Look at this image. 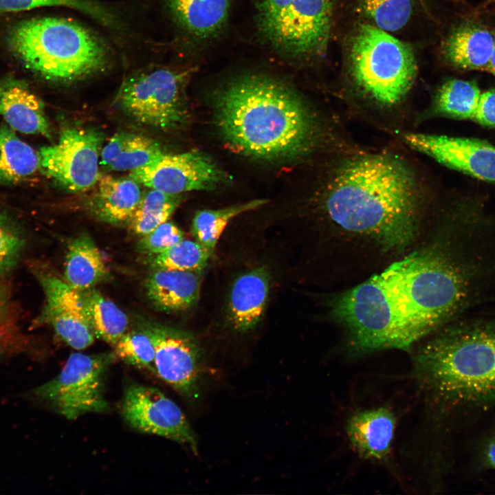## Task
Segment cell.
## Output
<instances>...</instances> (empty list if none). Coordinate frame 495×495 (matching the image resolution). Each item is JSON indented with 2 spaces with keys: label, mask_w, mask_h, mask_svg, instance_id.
<instances>
[{
  "label": "cell",
  "mask_w": 495,
  "mask_h": 495,
  "mask_svg": "<svg viewBox=\"0 0 495 495\" xmlns=\"http://www.w3.org/2000/svg\"><path fill=\"white\" fill-rule=\"evenodd\" d=\"M469 265L442 249L418 250L329 302L353 350L408 349L462 307Z\"/></svg>",
  "instance_id": "obj_1"
},
{
  "label": "cell",
  "mask_w": 495,
  "mask_h": 495,
  "mask_svg": "<svg viewBox=\"0 0 495 495\" xmlns=\"http://www.w3.org/2000/svg\"><path fill=\"white\" fill-rule=\"evenodd\" d=\"M322 208L342 230L388 249L403 248L412 240L418 226V186L411 170L397 157L359 155L334 172Z\"/></svg>",
  "instance_id": "obj_2"
},
{
  "label": "cell",
  "mask_w": 495,
  "mask_h": 495,
  "mask_svg": "<svg viewBox=\"0 0 495 495\" xmlns=\"http://www.w3.org/2000/svg\"><path fill=\"white\" fill-rule=\"evenodd\" d=\"M214 117L221 135L239 153L292 160L314 145L316 126L303 100L287 84L262 74L241 75L217 92Z\"/></svg>",
  "instance_id": "obj_3"
},
{
  "label": "cell",
  "mask_w": 495,
  "mask_h": 495,
  "mask_svg": "<svg viewBox=\"0 0 495 495\" xmlns=\"http://www.w3.org/2000/svg\"><path fill=\"white\" fill-rule=\"evenodd\" d=\"M415 364L424 384L446 398L495 399V324H470L443 333L418 352Z\"/></svg>",
  "instance_id": "obj_4"
},
{
  "label": "cell",
  "mask_w": 495,
  "mask_h": 495,
  "mask_svg": "<svg viewBox=\"0 0 495 495\" xmlns=\"http://www.w3.org/2000/svg\"><path fill=\"white\" fill-rule=\"evenodd\" d=\"M13 54L48 80L73 82L101 70L107 63L104 44L78 23L43 17L14 25L7 36Z\"/></svg>",
  "instance_id": "obj_5"
},
{
  "label": "cell",
  "mask_w": 495,
  "mask_h": 495,
  "mask_svg": "<svg viewBox=\"0 0 495 495\" xmlns=\"http://www.w3.org/2000/svg\"><path fill=\"white\" fill-rule=\"evenodd\" d=\"M352 75L359 87L380 104H397L417 74L412 48L373 25H361L350 50Z\"/></svg>",
  "instance_id": "obj_6"
},
{
  "label": "cell",
  "mask_w": 495,
  "mask_h": 495,
  "mask_svg": "<svg viewBox=\"0 0 495 495\" xmlns=\"http://www.w3.org/2000/svg\"><path fill=\"white\" fill-rule=\"evenodd\" d=\"M117 357L114 352L72 353L53 379L28 393L35 402L73 420L87 413L109 412L105 399V377Z\"/></svg>",
  "instance_id": "obj_7"
},
{
  "label": "cell",
  "mask_w": 495,
  "mask_h": 495,
  "mask_svg": "<svg viewBox=\"0 0 495 495\" xmlns=\"http://www.w3.org/2000/svg\"><path fill=\"white\" fill-rule=\"evenodd\" d=\"M188 72L155 67L134 73L122 84L118 107L135 122L162 131L187 121L184 88Z\"/></svg>",
  "instance_id": "obj_8"
},
{
  "label": "cell",
  "mask_w": 495,
  "mask_h": 495,
  "mask_svg": "<svg viewBox=\"0 0 495 495\" xmlns=\"http://www.w3.org/2000/svg\"><path fill=\"white\" fill-rule=\"evenodd\" d=\"M103 137L93 129H65L56 143L41 148L40 169L65 189L86 190L98 182Z\"/></svg>",
  "instance_id": "obj_9"
},
{
  "label": "cell",
  "mask_w": 495,
  "mask_h": 495,
  "mask_svg": "<svg viewBox=\"0 0 495 495\" xmlns=\"http://www.w3.org/2000/svg\"><path fill=\"white\" fill-rule=\"evenodd\" d=\"M139 329L154 346L157 376L186 399H196L202 363L201 349L195 338L186 331L152 321H142Z\"/></svg>",
  "instance_id": "obj_10"
},
{
  "label": "cell",
  "mask_w": 495,
  "mask_h": 495,
  "mask_svg": "<svg viewBox=\"0 0 495 495\" xmlns=\"http://www.w3.org/2000/svg\"><path fill=\"white\" fill-rule=\"evenodd\" d=\"M121 414L134 430L188 446L197 454L196 435L180 408L160 389L138 383L124 390Z\"/></svg>",
  "instance_id": "obj_11"
},
{
  "label": "cell",
  "mask_w": 495,
  "mask_h": 495,
  "mask_svg": "<svg viewBox=\"0 0 495 495\" xmlns=\"http://www.w3.org/2000/svg\"><path fill=\"white\" fill-rule=\"evenodd\" d=\"M129 177L150 188L171 195L212 190L225 182V173L199 151L163 153L149 164L131 171Z\"/></svg>",
  "instance_id": "obj_12"
},
{
  "label": "cell",
  "mask_w": 495,
  "mask_h": 495,
  "mask_svg": "<svg viewBox=\"0 0 495 495\" xmlns=\"http://www.w3.org/2000/svg\"><path fill=\"white\" fill-rule=\"evenodd\" d=\"M412 148L440 164L474 178L495 183V146L480 139L408 133Z\"/></svg>",
  "instance_id": "obj_13"
},
{
  "label": "cell",
  "mask_w": 495,
  "mask_h": 495,
  "mask_svg": "<svg viewBox=\"0 0 495 495\" xmlns=\"http://www.w3.org/2000/svg\"><path fill=\"white\" fill-rule=\"evenodd\" d=\"M332 0H292L275 50L292 58L322 54L327 45Z\"/></svg>",
  "instance_id": "obj_14"
},
{
  "label": "cell",
  "mask_w": 495,
  "mask_h": 495,
  "mask_svg": "<svg viewBox=\"0 0 495 495\" xmlns=\"http://www.w3.org/2000/svg\"><path fill=\"white\" fill-rule=\"evenodd\" d=\"M270 292V273L266 266L256 267L234 280L229 296L228 318L232 328L244 333L261 321Z\"/></svg>",
  "instance_id": "obj_15"
},
{
  "label": "cell",
  "mask_w": 495,
  "mask_h": 495,
  "mask_svg": "<svg viewBox=\"0 0 495 495\" xmlns=\"http://www.w3.org/2000/svg\"><path fill=\"white\" fill-rule=\"evenodd\" d=\"M395 424L393 412L377 408L353 415L348 421L346 432L360 455L365 459L382 460L390 452Z\"/></svg>",
  "instance_id": "obj_16"
},
{
  "label": "cell",
  "mask_w": 495,
  "mask_h": 495,
  "mask_svg": "<svg viewBox=\"0 0 495 495\" xmlns=\"http://www.w3.org/2000/svg\"><path fill=\"white\" fill-rule=\"evenodd\" d=\"M41 100L21 82H0V116L14 130L50 136Z\"/></svg>",
  "instance_id": "obj_17"
},
{
  "label": "cell",
  "mask_w": 495,
  "mask_h": 495,
  "mask_svg": "<svg viewBox=\"0 0 495 495\" xmlns=\"http://www.w3.org/2000/svg\"><path fill=\"white\" fill-rule=\"evenodd\" d=\"M151 304L162 311L188 309L197 301L200 278L197 272L153 270L144 283Z\"/></svg>",
  "instance_id": "obj_18"
},
{
  "label": "cell",
  "mask_w": 495,
  "mask_h": 495,
  "mask_svg": "<svg viewBox=\"0 0 495 495\" xmlns=\"http://www.w3.org/2000/svg\"><path fill=\"white\" fill-rule=\"evenodd\" d=\"M89 204L99 220L112 225L128 223L142 196L138 183L132 178L102 175Z\"/></svg>",
  "instance_id": "obj_19"
},
{
  "label": "cell",
  "mask_w": 495,
  "mask_h": 495,
  "mask_svg": "<svg viewBox=\"0 0 495 495\" xmlns=\"http://www.w3.org/2000/svg\"><path fill=\"white\" fill-rule=\"evenodd\" d=\"M177 23L194 38L215 37L227 23L230 0H167Z\"/></svg>",
  "instance_id": "obj_20"
},
{
  "label": "cell",
  "mask_w": 495,
  "mask_h": 495,
  "mask_svg": "<svg viewBox=\"0 0 495 495\" xmlns=\"http://www.w3.org/2000/svg\"><path fill=\"white\" fill-rule=\"evenodd\" d=\"M495 36L476 25L459 28L448 38L444 46L446 60L465 70H485L490 60Z\"/></svg>",
  "instance_id": "obj_21"
},
{
  "label": "cell",
  "mask_w": 495,
  "mask_h": 495,
  "mask_svg": "<svg viewBox=\"0 0 495 495\" xmlns=\"http://www.w3.org/2000/svg\"><path fill=\"white\" fill-rule=\"evenodd\" d=\"M107 275L102 255L90 236L82 233L69 243L64 267L68 285L83 291L93 288Z\"/></svg>",
  "instance_id": "obj_22"
},
{
  "label": "cell",
  "mask_w": 495,
  "mask_h": 495,
  "mask_svg": "<svg viewBox=\"0 0 495 495\" xmlns=\"http://www.w3.org/2000/svg\"><path fill=\"white\" fill-rule=\"evenodd\" d=\"M158 143L148 137L128 132L115 134L101 151L100 164L111 170L133 171L161 156Z\"/></svg>",
  "instance_id": "obj_23"
},
{
  "label": "cell",
  "mask_w": 495,
  "mask_h": 495,
  "mask_svg": "<svg viewBox=\"0 0 495 495\" xmlns=\"http://www.w3.org/2000/svg\"><path fill=\"white\" fill-rule=\"evenodd\" d=\"M89 324L96 336L114 345L126 332L128 318L94 287L80 291Z\"/></svg>",
  "instance_id": "obj_24"
},
{
  "label": "cell",
  "mask_w": 495,
  "mask_h": 495,
  "mask_svg": "<svg viewBox=\"0 0 495 495\" xmlns=\"http://www.w3.org/2000/svg\"><path fill=\"white\" fill-rule=\"evenodd\" d=\"M40 169V157L10 129L0 127V182L26 179Z\"/></svg>",
  "instance_id": "obj_25"
},
{
  "label": "cell",
  "mask_w": 495,
  "mask_h": 495,
  "mask_svg": "<svg viewBox=\"0 0 495 495\" xmlns=\"http://www.w3.org/2000/svg\"><path fill=\"white\" fill-rule=\"evenodd\" d=\"M268 202L267 199H254L218 210L198 211L192 221V234L196 241L210 254L228 223L236 216L257 209Z\"/></svg>",
  "instance_id": "obj_26"
},
{
  "label": "cell",
  "mask_w": 495,
  "mask_h": 495,
  "mask_svg": "<svg viewBox=\"0 0 495 495\" xmlns=\"http://www.w3.org/2000/svg\"><path fill=\"white\" fill-rule=\"evenodd\" d=\"M481 93L477 85L472 81L449 80L439 89L434 109L440 116L473 120Z\"/></svg>",
  "instance_id": "obj_27"
},
{
  "label": "cell",
  "mask_w": 495,
  "mask_h": 495,
  "mask_svg": "<svg viewBox=\"0 0 495 495\" xmlns=\"http://www.w3.org/2000/svg\"><path fill=\"white\" fill-rule=\"evenodd\" d=\"M180 195L151 188L144 193L128 224L132 231L144 236L167 221L182 201Z\"/></svg>",
  "instance_id": "obj_28"
},
{
  "label": "cell",
  "mask_w": 495,
  "mask_h": 495,
  "mask_svg": "<svg viewBox=\"0 0 495 495\" xmlns=\"http://www.w3.org/2000/svg\"><path fill=\"white\" fill-rule=\"evenodd\" d=\"M210 252L197 241L182 240L160 254L151 256L153 270H168L198 272L204 270Z\"/></svg>",
  "instance_id": "obj_29"
},
{
  "label": "cell",
  "mask_w": 495,
  "mask_h": 495,
  "mask_svg": "<svg viewBox=\"0 0 495 495\" xmlns=\"http://www.w3.org/2000/svg\"><path fill=\"white\" fill-rule=\"evenodd\" d=\"M414 0H358L363 14L374 26L390 32L404 28L411 17Z\"/></svg>",
  "instance_id": "obj_30"
},
{
  "label": "cell",
  "mask_w": 495,
  "mask_h": 495,
  "mask_svg": "<svg viewBox=\"0 0 495 495\" xmlns=\"http://www.w3.org/2000/svg\"><path fill=\"white\" fill-rule=\"evenodd\" d=\"M113 346L116 356L126 364L157 375L155 348L142 330L126 331Z\"/></svg>",
  "instance_id": "obj_31"
},
{
  "label": "cell",
  "mask_w": 495,
  "mask_h": 495,
  "mask_svg": "<svg viewBox=\"0 0 495 495\" xmlns=\"http://www.w3.org/2000/svg\"><path fill=\"white\" fill-rule=\"evenodd\" d=\"M28 341L21 334L11 298L0 282V361L23 352Z\"/></svg>",
  "instance_id": "obj_32"
},
{
  "label": "cell",
  "mask_w": 495,
  "mask_h": 495,
  "mask_svg": "<svg viewBox=\"0 0 495 495\" xmlns=\"http://www.w3.org/2000/svg\"><path fill=\"white\" fill-rule=\"evenodd\" d=\"M43 6H65L82 12L104 25L114 23L104 8L91 0H0V12L29 10Z\"/></svg>",
  "instance_id": "obj_33"
},
{
  "label": "cell",
  "mask_w": 495,
  "mask_h": 495,
  "mask_svg": "<svg viewBox=\"0 0 495 495\" xmlns=\"http://www.w3.org/2000/svg\"><path fill=\"white\" fill-rule=\"evenodd\" d=\"M25 239L16 225L0 212V274L12 269L19 262Z\"/></svg>",
  "instance_id": "obj_34"
},
{
  "label": "cell",
  "mask_w": 495,
  "mask_h": 495,
  "mask_svg": "<svg viewBox=\"0 0 495 495\" xmlns=\"http://www.w3.org/2000/svg\"><path fill=\"white\" fill-rule=\"evenodd\" d=\"M184 239L183 231L175 223L166 221L142 236L137 248L142 254L153 256L163 252Z\"/></svg>",
  "instance_id": "obj_35"
},
{
  "label": "cell",
  "mask_w": 495,
  "mask_h": 495,
  "mask_svg": "<svg viewBox=\"0 0 495 495\" xmlns=\"http://www.w3.org/2000/svg\"><path fill=\"white\" fill-rule=\"evenodd\" d=\"M473 120L483 126L495 128V89L481 93Z\"/></svg>",
  "instance_id": "obj_36"
},
{
  "label": "cell",
  "mask_w": 495,
  "mask_h": 495,
  "mask_svg": "<svg viewBox=\"0 0 495 495\" xmlns=\"http://www.w3.org/2000/svg\"><path fill=\"white\" fill-rule=\"evenodd\" d=\"M486 455L490 464L495 468V439L492 441L488 445Z\"/></svg>",
  "instance_id": "obj_37"
},
{
  "label": "cell",
  "mask_w": 495,
  "mask_h": 495,
  "mask_svg": "<svg viewBox=\"0 0 495 495\" xmlns=\"http://www.w3.org/2000/svg\"><path fill=\"white\" fill-rule=\"evenodd\" d=\"M486 71L495 76V45Z\"/></svg>",
  "instance_id": "obj_38"
}]
</instances>
